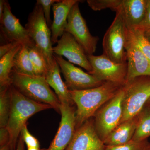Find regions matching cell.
<instances>
[{"mask_svg":"<svg viewBox=\"0 0 150 150\" xmlns=\"http://www.w3.org/2000/svg\"><path fill=\"white\" fill-rule=\"evenodd\" d=\"M124 86L115 96L103 105L94 115L95 128L98 137L103 142L121 122L123 115Z\"/></svg>","mask_w":150,"mask_h":150,"instance_id":"52a82bcc","label":"cell"},{"mask_svg":"<svg viewBox=\"0 0 150 150\" xmlns=\"http://www.w3.org/2000/svg\"><path fill=\"white\" fill-rule=\"evenodd\" d=\"M20 43H4L0 46V58H2L6 54L8 53L16 46Z\"/></svg>","mask_w":150,"mask_h":150,"instance_id":"1f68e13d","label":"cell"},{"mask_svg":"<svg viewBox=\"0 0 150 150\" xmlns=\"http://www.w3.org/2000/svg\"><path fill=\"white\" fill-rule=\"evenodd\" d=\"M149 143L147 140L142 142H136L132 140L123 144L105 146V150H145Z\"/></svg>","mask_w":150,"mask_h":150,"instance_id":"4316f807","label":"cell"},{"mask_svg":"<svg viewBox=\"0 0 150 150\" xmlns=\"http://www.w3.org/2000/svg\"><path fill=\"white\" fill-rule=\"evenodd\" d=\"M147 4L148 0H121L115 12L121 13L127 27H138L144 18Z\"/></svg>","mask_w":150,"mask_h":150,"instance_id":"2e32d148","label":"cell"},{"mask_svg":"<svg viewBox=\"0 0 150 150\" xmlns=\"http://www.w3.org/2000/svg\"><path fill=\"white\" fill-rule=\"evenodd\" d=\"M125 85L104 82L101 85L82 90H69L76 105V129L92 117L100 108L116 95Z\"/></svg>","mask_w":150,"mask_h":150,"instance_id":"6da1fadb","label":"cell"},{"mask_svg":"<svg viewBox=\"0 0 150 150\" xmlns=\"http://www.w3.org/2000/svg\"><path fill=\"white\" fill-rule=\"evenodd\" d=\"M60 0H37L36 2L40 5L43 8L44 17L48 27L51 28L52 21L50 17L51 6L55 3L59 2Z\"/></svg>","mask_w":150,"mask_h":150,"instance_id":"f1b7e54d","label":"cell"},{"mask_svg":"<svg viewBox=\"0 0 150 150\" xmlns=\"http://www.w3.org/2000/svg\"><path fill=\"white\" fill-rule=\"evenodd\" d=\"M127 30L121 13L116 11L115 18L103 37V54L118 64L127 63L126 50Z\"/></svg>","mask_w":150,"mask_h":150,"instance_id":"8992f818","label":"cell"},{"mask_svg":"<svg viewBox=\"0 0 150 150\" xmlns=\"http://www.w3.org/2000/svg\"><path fill=\"white\" fill-rule=\"evenodd\" d=\"M11 107L6 128L9 132V144L16 150L21 132L28 119L35 113L52 108L49 105L30 99L11 86Z\"/></svg>","mask_w":150,"mask_h":150,"instance_id":"7a4b0ae2","label":"cell"},{"mask_svg":"<svg viewBox=\"0 0 150 150\" xmlns=\"http://www.w3.org/2000/svg\"><path fill=\"white\" fill-rule=\"evenodd\" d=\"M81 1L76 3L70 11L65 31L74 38L87 55H93L96 51L99 38L93 36L90 32L86 22L80 10L79 3Z\"/></svg>","mask_w":150,"mask_h":150,"instance_id":"ba28073f","label":"cell"},{"mask_svg":"<svg viewBox=\"0 0 150 150\" xmlns=\"http://www.w3.org/2000/svg\"><path fill=\"white\" fill-rule=\"evenodd\" d=\"M144 33L145 36L150 42V29L144 31Z\"/></svg>","mask_w":150,"mask_h":150,"instance_id":"d590c367","label":"cell"},{"mask_svg":"<svg viewBox=\"0 0 150 150\" xmlns=\"http://www.w3.org/2000/svg\"><path fill=\"white\" fill-rule=\"evenodd\" d=\"M11 86L0 87V127H6L11 107Z\"/></svg>","mask_w":150,"mask_h":150,"instance_id":"cb8c5ba5","label":"cell"},{"mask_svg":"<svg viewBox=\"0 0 150 150\" xmlns=\"http://www.w3.org/2000/svg\"><path fill=\"white\" fill-rule=\"evenodd\" d=\"M11 78V85L25 96L36 102L49 105L60 113L61 103L45 77L28 76L12 71Z\"/></svg>","mask_w":150,"mask_h":150,"instance_id":"3957f363","label":"cell"},{"mask_svg":"<svg viewBox=\"0 0 150 150\" xmlns=\"http://www.w3.org/2000/svg\"><path fill=\"white\" fill-rule=\"evenodd\" d=\"M121 0H88L90 7L95 11L110 8L116 11L120 6Z\"/></svg>","mask_w":150,"mask_h":150,"instance_id":"484cf974","label":"cell"},{"mask_svg":"<svg viewBox=\"0 0 150 150\" xmlns=\"http://www.w3.org/2000/svg\"><path fill=\"white\" fill-rule=\"evenodd\" d=\"M150 137V106H145L138 115L137 128L132 140L142 142Z\"/></svg>","mask_w":150,"mask_h":150,"instance_id":"7402d4cb","label":"cell"},{"mask_svg":"<svg viewBox=\"0 0 150 150\" xmlns=\"http://www.w3.org/2000/svg\"><path fill=\"white\" fill-rule=\"evenodd\" d=\"M25 28L35 46L43 53L49 68L54 59L51 30L44 17L43 8L37 2L28 16Z\"/></svg>","mask_w":150,"mask_h":150,"instance_id":"5b68a950","label":"cell"},{"mask_svg":"<svg viewBox=\"0 0 150 150\" xmlns=\"http://www.w3.org/2000/svg\"><path fill=\"white\" fill-rule=\"evenodd\" d=\"M137 28L144 31L150 29V0H148L146 12L144 18L141 24Z\"/></svg>","mask_w":150,"mask_h":150,"instance_id":"f546056e","label":"cell"},{"mask_svg":"<svg viewBox=\"0 0 150 150\" xmlns=\"http://www.w3.org/2000/svg\"><path fill=\"white\" fill-rule=\"evenodd\" d=\"M87 57L92 68L90 74L102 81L126 84L127 63H115L103 54L100 56L88 55Z\"/></svg>","mask_w":150,"mask_h":150,"instance_id":"9c48e42d","label":"cell"},{"mask_svg":"<svg viewBox=\"0 0 150 150\" xmlns=\"http://www.w3.org/2000/svg\"><path fill=\"white\" fill-rule=\"evenodd\" d=\"M4 0L0 1V20L2 18L4 7Z\"/></svg>","mask_w":150,"mask_h":150,"instance_id":"836d02e7","label":"cell"},{"mask_svg":"<svg viewBox=\"0 0 150 150\" xmlns=\"http://www.w3.org/2000/svg\"><path fill=\"white\" fill-rule=\"evenodd\" d=\"M19 44L0 58V87L11 85V76L13 69L15 56L22 46Z\"/></svg>","mask_w":150,"mask_h":150,"instance_id":"ffe728a7","label":"cell"},{"mask_svg":"<svg viewBox=\"0 0 150 150\" xmlns=\"http://www.w3.org/2000/svg\"><path fill=\"white\" fill-rule=\"evenodd\" d=\"M138 115L118 125L103 141L106 146L123 144L132 140L137 128Z\"/></svg>","mask_w":150,"mask_h":150,"instance_id":"d6986e66","label":"cell"},{"mask_svg":"<svg viewBox=\"0 0 150 150\" xmlns=\"http://www.w3.org/2000/svg\"><path fill=\"white\" fill-rule=\"evenodd\" d=\"M54 54L64 56L68 62L83 68L90 74L92 71L87 55L74 38L64 31L59 38L56 46L53 47Z\"/></svg>","mask_w":150,"mask_h":150,"instance_id":"7c38bea8","label":"cell"},{"mask_svg":"<svg viewBox=\"0 0 150 150\" xmlns=\"http://www.w3.org/2000/svg\"><path fill=\"white\" fill-rule=\"evenodd\" d=\"M60 112L62 118L58 131L49 147L43 150H65L72 139L76 129V110L72 105L61 103Z\"/></svg>","mask_w":150,"mask_h":150,"instance_id":"4fadbf2b","label":"cell"},{"mask_svg":"<svg viewBox=\"0 0 150 150\" xmlns=\"http://www.w3.org/2000/svg\"><path fill=\"white\" fill-rule=\"evenodd\" d=\"M28 48L34 74L35 76L45 77L48 71V67L43 53L35 45Z\"/></svg>","mask_w":150,"mask_h":150,"instance_id":"603a6c76","label":"cell"},{"mask_svg":"<svg viewBox=\"0 0 150 150\" xmlns=\"http://www.w3.org/2000/svg\"><path fill=\"white\" fill-rule=\"evenodd\" d=\"M64 78V82L69 90H82L94 88L101 85L104 82L93 75L85 72L81 69L66 61L62 56L54 54Z\"/></svg>","mask_w":150,"mask_h":150,"instance_id":"30bf717a","label":"cell"},{"mask_svg":"<svg viewBox=\"0 0 150 150\" xmlns=\"http://www.w3.org/2000/svg\"><path fill=\"white\" fill-rule=\"evenodd\" d=\"M0 23L1 38L5 41V43H18L28 47L35 45L27 30L12 13L9 3L7 1H5L4 13Z\"/></svg>","mask_w":150,"mask_h":150,"instance_id":"8fae6325","label":"cell"},{"mask_svg":"<svg viewBox=\"0 0 150 150\" xmlns=\"http://www.w3.org/2000/svg\"><path fill=\"white\" fill-rule=\"evenodd\" d=\"M126 50L128 61L126 82L138 77L150 76V59L140 50L127 30Z\"/></svg>","mask_w":150,"mask_h":150,"instance_id":"9a60e30c","label":"cell"},{"mask_svg":"<svg viewBox=\"0 0 150 150\" xmlns=\"http://www.w3.org/2000/svg\"><path fill=\"white\" fill-rule=\"evenodd\" d=\"M27 150H41L40 148H27Z\"/></svg>","mask_w":150,"mask_h":150,"instance_id":"8d00e7d4","label":"cell"},{"mask_svg":"<svg viewBox=\"0 0 150 150\" xmlns=\"http://www.w3.org/2000/svg\"><path fill=\"white\" fill-rule=\"evenodd\" d=\"M105 148L97 134L93 120L90 118L76 129L65 150H105Z\"/></svg>","mask_w":150,"mask_h":150,"instance_id":"5bb4252c","label":"cell"},{"mask_svg":"<svg viewBox=\"0 0 150 150\" xmlns=\"http://www.w3.org/2000/svg\"><path fill=\"white\" fill-rule=\"evenodd\" d=\"M13 71L21 74L35 76L27 46L22 45L17 53L14 59Z\"/></svg>","mask_w":150,"mask_h":150,"instance_id":"44dd1931","label":"cell"},{"mask_svg":"<svg viewBox=\"0 0 150 150\" xmlns=\"http://www.w3.org/2000/svg\"><path fill=\"white\" fill-rule=\"evenodd\" d=\"M24 141L23 139L21 136L20 135L16 150H24Z\"/></svg>","mask_w":150,"mask_h":150,"instance_id":"d6a6232c","label":"cell"},{"mask_svg":"<svg viewBox=\"0 0 150 150\" xmlns=\"http://www.w3.org/2000/svg\"><path fill=\"white\" fill-rule=\"evenodd\" d=\"M20 136L22 138L27 148H40L39 141L30 133L28 129L27 124H25L22 129Z\"/></svg>","mask_w":150,"mask_h":150,"instance_id":"83f0119b","label":"cell"},{"mask_svg":"<svg viewBox=\"0 0 150 150\" xmlns=\"http://www.w3.org/2000/svg\"><path fill=\"white\" fill-rule=\"evenodd\" d=\"M79 0H60L53 6L54 20L51 27L52 44L57 43L64 32L68 16L73 6Z\"/></svg>","mask_w":150,"mask_h":150,"instance_id":"e0dca14e","label":"cell"},{"mask_svg":"<svg viewBox=\"0 0 150 150\" xmlns=\"http://www.w3.org/2000/svg\"><path fill=\"white\" fill-rule=\"evenodd\" d=\"M127 28L130 37L146 56L150 59V42L143 30L137 28Z\"/></svg>","mask_w":150,"mask_h":150,"instance_id":"d4e9b609","label":"cell"},{"mask_svg":"<svg viewBox=\"0 0 150 150\" xmlns=\"http://www.w3.org/2000/svg\"><path fill=\"white\" fill-rule=\"evenodd\" d=\"M61 72L59 65L54 58L53 63L48 68L45 78L48 85L54 90L61 103L73 105L74 101L69 90L61 78Z\"/></svg>","mask_w":150,"mask_h":150,"instance_id":"ac0fdd59","label":"cell"},{"mask_svg":"<svg viewBox=\"0 0 150 150\" xmlns=\"http://www.w3.org/2000/svg\"><path fill=\"white\" fill-rule=\"evenodd\" d=\"M10 140L9 132L6 127L0 129V146L1 147L8 144Z\"/></svg>","mask_w":150,"mask_h":150,"instance_id":"4dcf8cb0","label":"cell"},{"mask_svg":"<svg viewBox=\"0 0 150 150\" xmlns=\"http://www.w3.org/2000/svg\"><path fill=\"white\" fill-rule=\"evenodd\" d=\"M145 150H150V143H149V144H148L146 148L145 149Z\"/></svg>","mask_w":150,"mask_h":150,"instance_id":"f35d334b","label":"cell"},{"mask_svg":"<svg viewBox=\"0 0 150 150\" xmlns=\"http://www.w3.org/2000/svg\"><path fill=\"white\" fill-rule=\"evenodd\" d=\"M122 123L139 115L150 98V76H142L127 82L124 86Z\"/></svg>","mask_w":150,"mask_h":150,"instance_id":"277c9868","label":"cell"},{"mask_svg":"<svg viewBox=\"0 0 150 150\" xmlns=\"http://www.w3.org/2000/svg\"><path fill=\"white\" fill-rule=\"evenodd\" d=\"M145 106H150V98L148 100L147 102L146 103V105Z\"/></svg>","mask_w":150,"mask_h":150,"instance_id":"74e56055","label":"cell"},{"mask_svg":"<svg viewBox=\"0 0 150 150\" xmlns=\"http://www.w3.org/2000/svg\"><path fill=\"white\" fill-rule=\"evenodd\" d=\"M0 150H15L10 145V144H7L4 146L1 147Z\"/></svg>","mask_w":150,"mask_h":150,"instance_id":"e575fe53","label":"cell"}]
</instances>
